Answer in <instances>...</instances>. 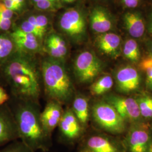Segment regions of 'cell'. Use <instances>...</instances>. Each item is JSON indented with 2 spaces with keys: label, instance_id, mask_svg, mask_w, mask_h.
I'll list each match as a JSON object with an SVG mask.
<instances>
[{
  "label": "cell",
  "instance_id": "6da1fadb",
  "mask_svg": "<svg viewBox=\"0 0 152 152\" xmlns=\"http://www.w3.org/2000/svg\"><path fill=\"white\" fill-rule=\"evenodd\" d=\"M19 54L8 62L5 68L6 76L18 96L35 103L41 91L40 76L32 61Z\"/></svg>",
  "mask_w": 152,
  "mask_h": 152
},
{
  "label": "cell",
  "instance_id": "7a4b0ae2",
  "mask_svg": "<svg viewBox=\"0 0 152 152\" xmlns=\"http://www.w3.org/2000/svg\"><path fill=\"white\" fill-rule=\"evenodd\" d=\"M39 110L34 102L25 101L16 110L14 115L19 137L34 152L48 151L51 137L44 130Z\"/></svg>",
  "mask_w": 152,
  "mask_h": 152
},
{
  "label": "cell",
  "instance_id": "3957f363",
  "mask_svg": "<svg viewBox=\"0 0 152 152\" xmlns=\"http://www.w3.org/2000/svg\"><path fill=\"white\" fill-rule=\"evenodd\" d=\"M41 75L45 92L52 100L61 104L71 102L74 95V87L62 61L51 58L44 60Z\"/></svg>",
  "mask_w": 152,
  "mask_h": 152
},
{
  "label": "cell",
  "instance_id": "277c9868",
  "mask_svg": "<svg viewBox=\"0 0 152 152\" xmlns=\"http://www.w3.org/2000/svg\"><path fill=\"white\" fill-rule=\"evenodd\" d=\"M92 114L96 123L104 130L113 134H120L125 131V120L105 100L94 104Z\"/></svg>",
  "mask_w": 152,
  "mask_h": 152
},
{
  "label": "cell",
  "instance_id": "5b68a950",
  "mask_svg": "<svg viewBox=\"0 0 152 152\" xmlns=\"http://www.w3.org/2000/svg\"><path fill=\"white\" fill-rule=\"evenodd\" d=\"M101 61L93 53L85 51L78 55L74 63V71L81 83H91L102 71Z\"/></svg>",
  "mask_w": 152,
  "mask_h": 152
},
{
  "label": "cell",
  "instance_id": "8992f818",
  "mask_svg": "<svg viewBox=\"0 0 152 152\" xmlns=\"http://www.w3.org/2000/svg\"><path fill=\"white\" fill-rule=\"evenodd\" d=\"M123 144L126 152H150L151 132L145 126H135L128 131Z\"/></svg>",
  "mask_w": 152,
  "mask_h": 152
},
{
  "label": "cell",
  "instance_id": "52a82bcc",
  "mask_svg": "<svg viewBox=\"0 0 152 152\" xmlns=\"http://www.w3.org/2000/svg\"><path fill=\"white\" fill-rule=\"evenodd\" d=\"M104 100L112 105L125 121H135L140 118L141 115L136 99L111 95L105 98Z\"/></svg>",
  "mask_w": 152,
  "mask_h": 152
},
{
  "label": "cell",
  "instance_id": "ba28073f",
  "mask_svg": "<svg viewBox=\"0 0 152 152\" xmlns=\"http://www.w3.org/2000/svg\"><path fill=\"white\" fill-rule=\"evenodd\" d=\"M79 151L82 152H126L112 139L101 135L88 136L82 142Z\"/></svg>",
  "mask_w": 152,
  "mask_h": 152
},
{
  "label": "cell",
  "instance_id": "9c48e42d",
  "mask_svg": "<svg viewBox=\"0 0 152 152\" xmlns=\"http://www.w3.org/2000/svg\"><path fill=\"white\" fill-rule=\"evenodd\" d=\"M59 24L64 32L73 37L82 35L86 28L83 16L80 11L74 9L64 12L60 18Z\"/></svg>",
  "mask_w": 152,
  "mask_h": 152
},
{
  "label": "cell",
  "instance_id": "30bf717a",
  "mask_svg": "<svg viewBox=\"0 0 152 152\" xmlns=\"http://www.w3.org/2000/svg\"><path fill=\"white\" fill-rule=\"evenodd\" d=\"M65 141L73 143L78 140L82 134V127L72 109L63 112L58 125Z\"/></svg>",
  "mask_w": 152,
  "mask_h": 152
},
{
  "label": "cell",
  "instance_id": "8fae6325",
  "mask_svg": "<svg viewBox=\"0 0 152 152\" xmlns=\"http://www.w3.org/2000/svg\"><path fill=\"white\" fill-rule=\"evenodd\" d=\"M115 79L118 90L124 93L134 91L140 85V76L136 69L131 66L120 69L117 72Z\"/></svg>",
  "mask_w": 152,
  "mask_h": 152
},
{
  "label": "cell",
  "instance_id": "7c38bea8",
  "mask_svg": "<svg viewBox=\"0 0 152 152\" xmlns=\"http://www.w3.org/2000/svg\"><path fill=\"white\" fill-rule=\"evenodd\" d=\"M63 112L61 104L51 100L41 113L40 118L44 130L49 136H51L53 131L58 126Z\"/></svg>",
  "mask_w": 152,
  "mask_h": 152
},
{
  "label": "cell",
  "instance_id": "4fadbf2b",
  "mask_svg": "<svg viewBox=\"0 0 152 152\" xmlns=\"http://www.w3.org/2000/svg\"><path fill=\"white\" fill-rule=\"evenodd\" d=\"M19 137L14 117L6 109L0 108V147Z\"/></svg>",
  "mask_w": 152,
  "mask_h": 152
},
{
  "label": "cell",
  "instance_id": "5bb4252c",
  "mask_svg": "<svg viewBox=\"0 0 152 152\" xmlns=\"http://www.w3.org/2000/svg\"><path fill=\"white\" fill-rule=\"evenodd\" d=\"M14 44L20 53L30 54L38 52L41 45L38 38L32 34L23 31L20 28L12 33Z\"/></svg>",
  "mask_w": 152,
  "mask_h": 152
},
{
  "label": "cell",
  "instance_id": "9a60e30c",
  "mask_svg": "<svg viewBox=\"0 0 152 152\" xmlns=\"http://www.w3.org/2000/svg\"><path fill=\"white\" fill-rule=\"evenodd\" d=\"M99 49L107 55L117 57L121 44L120 36L113 33H105L99 36L96 40Z\"/></svg>",
  "mask_w": 152,
  "mask_h": 152
},
{
  "label": "cell",
  "instance_id": "2e32d148",
  "mask_svg": "<svg viewBox=\"0 0 152 152\" xmlns=\"http://www.w3.org/2000/svg\"><path fill=\"white\" fill-rule=\"evenodd\" d=\"M45 50L51 58L62 61L68 53V48L64 39L57 34L49 36L45 42Z\"/></svg>",
  "mask_w": 152,
  "mask_h": 152
},
{
  "label": "cell",
  "instance_id": "e0dca14e",
  "mask_svg": "<svg viewBox=\"0 0 152 152\" xmlns=\"http://www.w3.org/2000/svg\"><path fill=\"white\" fill-rule=\"evenodd\" d=\"M90 23L92 29L98 33H105L112 27L108 14L103 8L97 7L92 10L90 15Z\"/></svg>",
  "mask_w": 152,
  "mask_h": 152
},
{
  "label": "cell",
  "instance_id": "ac0fdd59",
  "mask_svg": "<svg viewBox=\"0 0 152 152\" xmlns=\"http://www.w3.org/2000/svg\"><path fill=\"white\" fill-rule=\"evenodd\" d=\"M124 21L127 30L134 38H139L145 32V25L140 15L135 12H128L125 15Z\"/></svg>",
  "mask_w": 152,
  "mask_h": 152
},
{
  "label": "cell",
  "instance_id": "d6986e66",
  "mask_svg": "<svg viewBox=\"0 0 152 152\" xmlns=\"http://www.w3.org/2000/svg\"><path fill=\"white\" fill-rule=\"evenodd\" d=\"M72 111L81 125L87 124L89 118L88 103L86 98L77 95L73 100Z\"/></svg>",
  "mask_w": 152,
  "mask_h": 152
},
{
  "label": "cell",
  "instance_id": "ffe728a7",
  "mask_svg": "<svg viewBox=\"0 0 152 152\" xmlns=\"http://www.w3.org/2000/svg\"><path fill=\"white\" fill-rule=\"evenodd\" d=\"M113 85V81L111 76L105 75L92 83L90 86V92L93 95H102L108 91Z\"/></svg>",
  "mask_w": 152,
  "mask_h": 152
},
{
  "label": "cell",
  "instance_id": "44dd1931",
  "mask_svg": "<svg viewBox=\"0 0 152 152\" xmlns=\"http://www.w3.org/2000/svg\"><path fill=\"white\" fill-rule=\"evenodd\" d=\"M124 55L128 60L132 62H137L140 58V50L138 45L134 39L127 40L124 46Z\"/></svg>",
  "mask_w": 152,
  "mask_h": 152
},
{
  "label": "cell",
  "instance_id": "7402d4cb",
  "mask_svg": "<svg viewBox=\"0 0 152 152\" xmlns=\"http://www.w3.org/2000/svg\"><path fill=\"white\" fill-rule=\"evenodd\" d=\"M140 115L145 118L152 117V97L141 95L136 99Z\"/></svg>",
  "mask_w": 152,
  "mask_h": 152
},
{
  "label": "cell",
  "instance_id": "603a6c76",
  "mask_svg": "<svg viewBox=\"0 0 152 152\" xmlns=\"http://www.w3.org/2000/svg\"><path fill=\"white\" fill-rule=\"evenodd\" d=\"M13 42L7 37L0 36V61L11 55L14 49Z\"/></svg>",
  "mask_w": 152,
  "mask_h": 152
},
{
  "label": "cell",
  "instance_id": "cb8c5ba5",
  "mask_svg": "<svg viewBox=\"0 0 152 152\" xmlns=\"http://www.w3.org/2000/svg\"><path fill=\"white\" fill-rule=\"evenodd\" d=\"M35 6L39 10L44 11H55L59 7L57 0H41L35 3Z\"/></svg>",
  "mask_w": 152,
  "mask_h": 152
},
{
  "label": "cell",
  "instance_id": "d4e9b609",
  "mask_svg": "<svg viewBox=\"0 0 152 152\" xmlns=\"http://www.w3.org/2000/svg\"><path fill=\"white\" fill-rule=\"evenodd\" d=\"M0 152H35L23 142H18L13 143L0 151Z\"/></svg>",
  "mask_w": 152,
  "mask_h": 152
},
{
  "label": "cell",
  "instance_id": "484cf974",
  "mask_svg": "<svg viewBox=\"0 0 152 152\" xmlns=\"http://www.w3.org/2000/svg\"><path fill=\"white\" fill-rule=\"evenodd\" d=\"M20 29L24 32L32 34L38 38L41 39L44 37V34L40 31H39L37 28L33 26L28 20H26L22 23Z\"/></svg>",
  "mask_w": 152,
  "mask_h": 152
},
{
  "label": "cell",
  "instance_id": "4316f807",
  "mask_svg": "<svg viewBox=\"0 0 152 152\" xmlns=\"http://www.w3.org/2000/svg\"><path fill=\"white\" fill-rule=\"evenodd\" d=\"M37 26L39 30L43 33L44 34L46 32V28L48 24V19L47 17L42 15L35 16Z\"/></svg>",
  "mask_w": 152,
  "mask_h": 152
},
{
  "label": "cell",
  "instance_id": "83f0119b",
  "mask_svg": "<svg viewBox=\"0 0 152 152\" xmlns=\"http://www.w3.org/2000/svg\"><path fill=\"white\" fill-rule=\"evenodd\" d=\"M14 14V11L7 9L4 3L0 2V16L11 19Z\"/></svg>",
  "mask_w": 152,
  "mask_h": 152
},
{
  "label": "cell",
  "instance_id": "f1b7e54d",
  "mask_svg": "<svg viewBox=\"0 0 152 152\" xmlns=\"http://www.w3.org/2000/svg\"><path fill=\"white\" fill-rule=\"evenodd\" d=\"M140 67L141 69L145 71L147 69L152 67V56H148L141 60L140 63Z\"/></svg>",
  "mask_w": 152,
  "mask_h": 152
},
{
  "label": "cell",
  "instance_id": "f546056e",
  "mask_svg": "<svg viewBox=\"0 0 152 152\" xmlns=\"http://www.w3.org/2000/svg\"><path fill=\"white\" fill-rule=\"evenodd\" d=\"M11 24V19L0 16V29L7 31L10 28Z\"/></svg>",
  "mask_w": 152,
  "mask_h": 152
},
{
  "label": "cell",
  "instance_id": "4dcf8cb0",
  "mask_svg": "<svg viewBox=\"0 0 152 152\" xmlns=\"http://www.w3.org/2000/svg\"><path fill=\"white\" fill-rule=\"evenodd\" d=\"M4 4L7 9L12 11H17L20 9V7L13 0H4Z\"/></svg>",
  "mask_w": 152,
  "mask_h": 152
},
{
  "label": "cell",
  "instance_id": "1f68e13d",
  "mask_svg": "<svg viewBox=\"0 0 152 152\" xmlns=\"http://www.w3.org/2000/svg\"><path fill=\"white\" fill-rule=\"evenodd\" d=\"M147 75V86L148 88L152 90V67L149 68L145 70Z\"/></svg>",
  "mask_w": 152,
  "mask_h": 152
},
{
  "label": "cell",
  "instance_id": "d6a6232c",
  "mask_svg": "<svg viewBox=\"0 0 152 152\" xmlns=\"http://www.w3.org/2000/svg\"><path fill=\"white\" fill-rule=\"evenodd\" d=\"M9 99V96L5 90L0 86V106L5 103Z\"/></svg>",
  "mask_w": 152,
  "mask_h": 152
},
{
  "label": "cell",
  "instance_id": "836d02e7",
  "mask_svg": "<svg viewBox=\"0 0 152 152\" xmlns=\"http://www.w3.org/2000/svg\"><path fill=\"white\" fill-rule=\"evenodd\" d=\"M140 0H123L125 6L129 8H134L138 5Z\"/></svg>",
  "mask_w": 152,
  "mask_h": 152
},
{
  "label": "cell",
  "instance_id": "e575fe53",
  "mask_svg": "<svg viewBox=\"0 0 152 152\" xmlns=\"http://www.w3.org/2000/svg\"><path fill=\"white\" fill-rule=\"evenodd\" d=\"M16 4L18 5L20 7V8L21 9L22 7V6L24 5V1L25 0H13Z\"/></svg>",
  "mask_w": 152,
  "mask_h": 152
},
{
  "label": "cell",
  "instance_id": "d590c367",
  "mask_svg": "<svg viewBox=\"0 0 152 152\" xmlns=\"http://www.w3.org/2000/svg\"><path fill=\"white\" fill-rule=\"evenodd\" d=\"M61 1H63V2H68V3H70V2H73L74 1H75L76 0H60Z\"/></svg>",
  "mask_w": 152,
  "mask_h": 152
},
{
  "label": "cell",
  "instance_id": "8d00e7d4",
  "mask_svg": "<svg viewBox=\"0 0 152 152\" xmlns=\"http://www.w3.org/2000/svg\"><path fill=\"white\" fill-rule=\"evenodd\" d=\"M150 31L152 33V24H151L150 26Z\"/></svg>",
  "mask_w": 152,
  "mask_h": 152
},
{
  "label": "cell",
  "instance_id": "74e56055",
  "mask_svg": "<svg viewBox=\"0 0 152 152\" xmlns=\"http://www.w3.org/2000/svg\"><path fill=\"white\" fill-rule=\"evenodd\" d=\"M32 1L34 3H36V2H37L38 1H41V0H32Z\"/></svg>",
  "mask_w": 152,
  "mask_h": 152
},
{
  "label": "cell",
  "instance_id": "f35d334b",
  "mask_svg": "<svg viewBox=\"0 0 152 152\" xmlns=\"http://www.w3.org/2000/svg\"><path fill=\"white\" fill-rule=\"evenodd\" d=\"M150 152H152V147H151V151H150Z\"/></svg>",
  "mask_w": 152,
  "mask_h": 152
},
{
  "label": "cell",
  "instance_id": "ab89813d",
  "mask_svg": "<svg viewBox=\"0 0 152 152\" xmlns=\"http://www.w3.org/2000/svg\"><path fill=\"white\" fill-rule=\"evenodd\" d=\"M151 52H152V46H151Z\"/></svg>",
  "mask_w": 152,
  "mask_h": 152
},
{
  "label": "cell",
  "instance_id": "60d3db41",
  "mask_svg": "<svg viewBox=\"0 0 152 152\" xmlns=\"http://www.w3.org/2000/svg\"><path fill=\"white\" fill-rule=\"evenodd\" d=\"M152 22V23H151V24H152V22Z\"/></svg>",
  "mask_w": 152,
  "mask_h": 152
},
{
  "label": "cell",
  "instance_id": "b9f144b4",
  "mask_svg": "<svg viewBox=\"0 0 152 152\" xmlns=\"http://www.w3.org/2000/svg\"><path fill=\"white\" fill-rule=\"evenodd\" d=\"M81 152V151H79V152Z\"/></svg>",
  "mask_w": 152,
  "mask_h": 152
}]
</instances>
